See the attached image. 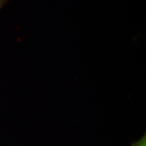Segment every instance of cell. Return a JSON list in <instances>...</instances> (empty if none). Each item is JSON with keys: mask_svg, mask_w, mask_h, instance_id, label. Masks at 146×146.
Segmentation results:
<instances>
[{"mask_svg": "<svg viewBox=\"0 0 146 146\" xmlns=\"http://www.w3.org/2000/svg\"><path fill=\"white\" fill-rule=\"evenodd\" d=\"M131 146H146V134L145 133L138 141L133 142Z\"/></svg>", "mask_w": 146, "mask_h": 146, "instance_id": "cell-1", "label": "cell"}, {"mask_svg": "<svg viewBox=\"0 0 146 146\" xmlns=\"http://www.w3.org/2000/svg\"><path fill=\"white\" fill-rule=\"evenodd\" d=\"M10 0H0V11L2 10V8L9 2Z\"/></svg>", "mask_w": 146, "mask_h": 146, "instance_id": "cell-2", "label": "cell"}]
</instances>
